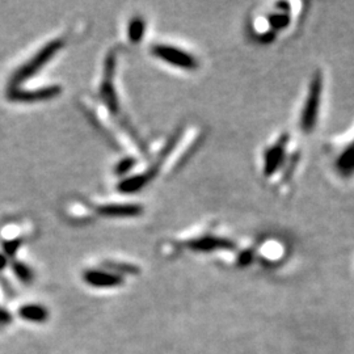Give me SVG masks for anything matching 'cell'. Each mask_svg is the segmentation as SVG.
Listing matches in <instances>:
<instances>
[{"mask_svg": "<svg viewBox=\"0 0 354 354\" xmlns=\"http://www.w3.org/2000/svg\"><path fill=\"white\" fill-rule=\"evenodd\" d=\"M304 152L299 136L281 130L266 140L259 158V172L270 189L286 194L302 163Z\"/></svg>", "mask_w": 354, "mask_h": 354, "instance_id": "obj_1", "label": "cell"}, {"mask_svg": "<svg viewBox=\"0 0 354 354\" xmlns=\"http://www.w3.org/2000/svg\"><path fill=\"white\" fill-rule=\"evenodd\" d=\"M306 3L273 1L256 6L245 21V30L253 42L270 45L292 32L304 20Z\"/></svg>", "mask_w": 354, "mask_h": 354, "instance_id": "obj_2", "label": "cell"}, {"mask_svg": "<svg viewBox=\"0 0 354 354\" xmlns=\"http://www.w3.org/2000/svg\"><path fill=\"white\" fill-rule=\"evenodd\" d=\"M326 96V74L317 68L307 82L297 111V130L299 137H307L315 133Z\"/></svg>", "mask_w": 354, "mask_h": 354, "instance_id": "obj_3", "label": "cell"}, {"mask_svg": "<svg viewBox=\"0 0 354 354\" xmlns=\"http://www.w3.org/2000/svg\"><path fill=\"white\" fill-rule=\"evenodd\" d=\"M330 171L342 181L354 180V127L326 146Z\"/></svg>", "mask_w": 354, "mask_h": 354, "instance_id": "obj_4", "label": "cell"}, {"mask_svg": "<svg viewBox=\"0 0 354 354\" xmlns=\"http://www.w3.org/2000/svg\"><path fill=\"white\" fill-rule=\"evenodd\" d=\"M152 55L165 64L181 71H197L201 62L196 54L172 44H155L150 48Z\"/></svg>", "mask_w": 354, "mask_h": 354, "instance_id": "obj_5", "label": "cell"}, {"mask_svg": "<svg viewBox=\"0 0 354 354\" xmlns=\"http://www.w3.org/2000/svg\"><path fill=\"white\" fill-rule=\"evenodd\" d=\"M66 44V39L64 37L55 38L50 41L49 44H46L37 54H35L26 64H23L21 67H19L12 77H11V88L16 87L19 84H21L23 82H26V79L36 75L38 71L50 61L51 58L61 50Z\"/></svg>", "mask_w": 354, "mask_h": 354, "instance_id": "obj_6", "label": "cell"}, {"mask_svg": "<svg viewBox=\"0 0 354 354\" xmlns=\"http://www.w3.org/2000/svg\"><path fill=\"white\" fill-rule=\"evenodd\" d=\"M114 68H115V53L111 51L106 57L105 67H104V77L102 83V97L104 102L108 105L111 112L118 113L120 104L117 92L114 87Z\"/></svg>", "mask_w": 354, "mask_h": 354, "instance_id": "obj_7", "label": "cell"}, {"mask_svg": "<svg viewBox=\"0 0 354 354\" xmlns=\"http://www.w3.org/2000/svg\"><path fill=\"white\" fill-rule=\"evenodd\" d=\"M62 92L61 86H49L38 89H21L12 87L8 91V100L15 102H37L51 100L59 96Z\"/></svg>", "mask_w": 354, "mask_h": 354, "instance_id": "obj_8", "label": "cell"}, {"mask_svg": "<svg viewBox=\"0 0 354 354\" xmlns=\"http://www.w3.org/2000/svg\"><path fill=\"white\" fill-rule=\"evenodd\" d=\"M256 241L257 243L253 247V257L256 254L264 261L279 260L288 250V244L285 243L286 241L274 235H266L264 238Z\"/></svg>", "mask_w": 354, "mask_h": 354, "instance_id": "obj_9", "label": "cell"}, {"mask_svg": "<svg viewBox=\"0 0 354 354\" xmlns=\"http://www.w3.org/2000/svg\"><path fill=\"white\" fill-rule=\"evenodd\" d=\"M96 212L102 216L130 218L143 213V207L137 203H105L96 207Z\"/></svg>", "mask_w": 354, "mask_h": 354, "instance_id": "obj_10", "label": "cell"}, {"mask_svg": "<svg viewBox=\"0 0 354 354\" xmlns=\"http://www.w3.org/2000/svg\"><path fill=\"white\" fill-rule=\"evenodd\" d=\"M146 21L140 16H134L127 26V37L133 44H138L145 37Z\"/></svg>", "mask_w": 354, "mask_h": 354, "instance_id": "obj_11", "label": "cell"}, {"mask_svg": "<svg viewBox=\"0 0 354 354\" xmlns=\"http://www.w3.org/2000/svg\"><path fill=\"white\" fill-rule=\"evenodd\" d=\"M86 279L93 285H102V286L114 285L118 281V279L114 277L113 274H109L106 272H95V270L87 272Z\"/></svg>", "mask_w": 354, "mask_h": 354, "instance_id": "obj_12", "label": "cell"}, {"mask_svg": "<svg viewBox=\"0 0 354 354\" xmlns=\"http://www.w3.org/2000/svg\"><path fill=\"white\" fill-rule=\"evenodd\" d=\"M136 165V159L133 158H127L124 160H121L118 165H115V174L117 175H125L127 171H130L133 167Z\"/></svg>", "mask_w": 354, "mask_h": 354, "instance_id": "obj_13", "label": "cell"}, {"mask_svg": "<svg viewBox=\"0 0 354 354\" xmlns=\"http://www.w3.org/2000/svg\"><path fill=\"white\" fill-rule=\"evenodd\" d=\"M0 266H4V257L0 254Z\"/></svg>", "mask_w": 354, "mask_h": 354, "instance_id": "obj_14", "label": "cell"}]
</instances>
